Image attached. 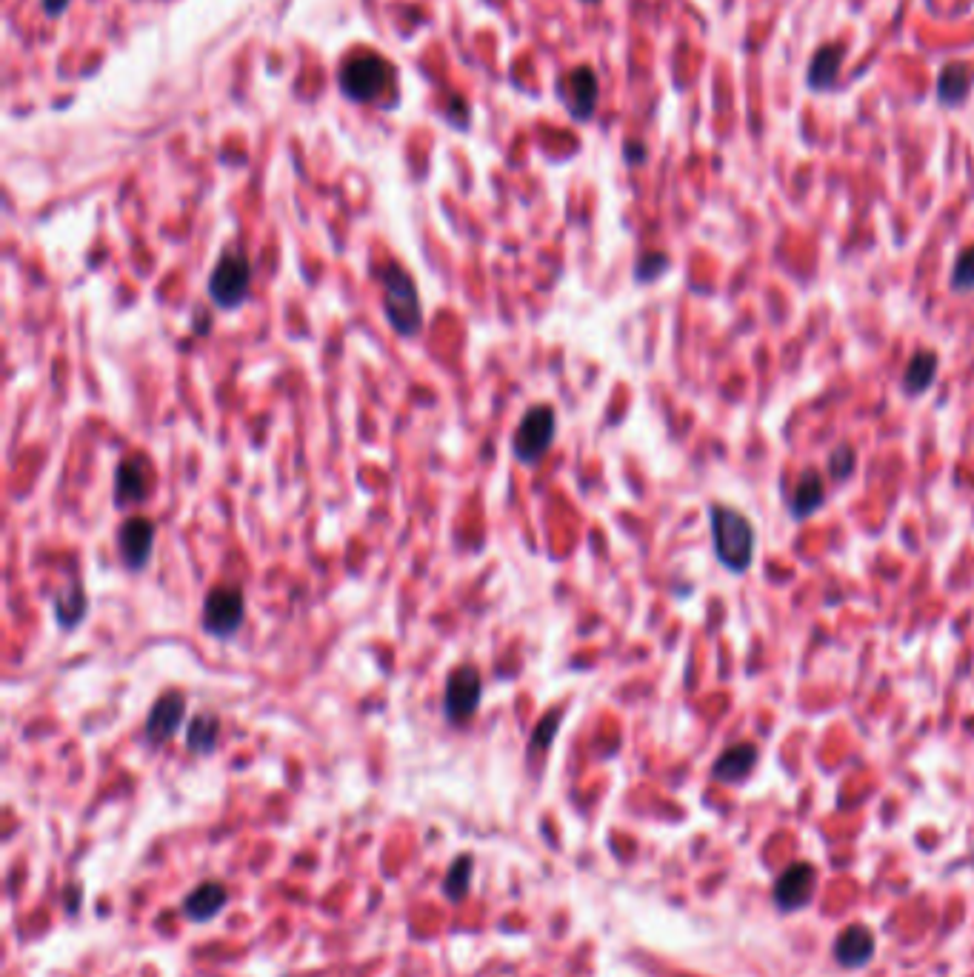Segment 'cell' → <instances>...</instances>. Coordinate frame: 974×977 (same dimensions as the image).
<instances>
[{
  "instance_id": "cell-3",
  "label": "cell",
  "mask_w": 974,
  "mask_h": 977,
  "mask_svg": "<svg viewBox=\"0 0 974 977\" xmlns=\"http://www.w3.org/2000/svg\"><path fill=\"white\" fill-rule=\"evenodd\" d=\"M389 78H392V66L378 52H358L343 63L338 83L346 98L366 103L386 92Z\"/></svg>"
},
{
  "instance_id": "cell-28",
  "label": "cell",
  "mask_w": 974,
  "mask_h": 977,
  "mask_svg": "<svg viewBox=\"0 0 974 977\" xmlns=\"http://www.w3.org/2000/svg\"><path fill=\"white\" fill-rule=\"evenodd\" d=\"M589 3H597V0H589Z\"/></svg>"
},
{
  "instance_id": "cell-17",
  "label": "cell",
  "mask_w": 974,
  "mask_h": 977,
  "mask_svg": "<svg viewBox=\"0 0 974 977\" xmlns=\"http://www.w3.org/2000/svg\"><path fill=\"white\" fill-rule=\"evenodd\" d=\"M972 78L969 63H946L937 75V100L943 106H960L972 89Z\"/></svg>"
},
{
  "instance_id": "cell-20",
  "label": "cell",
  "mask_w": 974,
  "mask_h": 977,
  "mask_svg": "<svg viewBox=\"0 0 974 977\" xmlns=\"http://www.w3.org/2000/svg\"><path fill=\"white\" fill-rule=\"evenodd\" d=\"M220 738V720L215 715H198V718L189 720L186 726V749L195 752V755H209L215 752Z\"/></svg>"
},
{
  "instance_id": "cell-22",
  "label": "cell",
  "mask_w": 974,
  "mask_h": 977,
  "mask_svg": "<svg viewBox=\"0 0 974 977\" xmlns=\"http://www.w3.org/2000/svg\"><path fill=\"white\" fill-rule=\"evenodd\" d=\"M55 615H58L63 629H72V626L86 615V598H83V589H80L78 583L72 586V598H69V592H66V595H60V598L55 600Z\"/></svg>"
},
{
  "instance_id": "cell-23",
  "label": "cell",
  "mask_w": 974,
  "mask_h": 977,
  "mask_svg": "<svg viewBox=\"0 0 974 977\" xmlns=\"http://www.w3.org/2000/svg\"><path fill=\"white\" fill-rule=\"evenodd\" d=\"M952 292L955 295H966L974 289V246H966L955 260V269H952Z\"/></svg>"
},
{
  "instance_id": "cell-1",
  "label": "cell",
  "mask_w": 974,
  "mask_h": 977,
  "mask_svg": "<svg viewBox=\"0 0 974 977\" xmlns=\"http://www.w3.org/2000/svg\"><path fill=\"white\" fill-rule=\"evenodd\" d=\"M709 526H712V549L720 566L732 575H746L752 569L757 546L752 520L729 503H712Z\"/></svg>"
},
{
  "instance_id": "cell-8",
  "label": "cell",
  "mask_w": 974,
  "mask_h": 977,
  "mask_svg": "<svg viewBox=\"0 0 974 977\" xmlns=\"http://www.w3.org/2000/svg\"><path fill=\"white\" fill-rule=\"evenodd\" d=\"M815 883V866L806 860H797L775 880V892H772L775 906L780 912H797V909L809 906V900L815 895Z\"/></svg>"
},
{
  "instance_id": "cell-26",
  "label": "cell",
  "mask_w": 974,
  "mask_h": 977,
  "mask_svg": "<svg viewBox=\"0 0 974 977\" xmlns=\"http://www.w3.org/2000/svg\"><path fill=\"white\" fill-rule=\"evenodd\" d=\"M557 726H560V712H555V715H549V718H543L540 723H537L535 735H532V740H529V755H532V758H535L537 752H543V749L552 746V740H555L557 735Z\"/></svg>"
},
{
  "instance_id": "cell-18",
  "label": "cell",
  "mask_w": 974,
  "mask_h": 977,
  "mask_svg": "<svg viewBox=\"0 0 974 977\" xmlns=\"http://www.w3.org/2000/svg\"><path fill=\"white\" fill-rule=\"evenodd\" d=\"M843 55H846V49L835 46V43H826V46L817 49L815 58L809 63V78H806L815 92H826V89L835 86L840 66H843Z\"/></svg>"
},
{
  "instance_id": "cell-12",
  "label": "cell",
  "mask_w": 974,
  "mask_h": 977,
  "mask_svg": "<svg viewBox=\"0 0 974 977\" xmlns=\"http://www.w3.org/2000/svg\"><path fill=\"white\" fill-rule=\"evenodd\" d=\"M149 483H152V469L149 460L143 455L126 458L115 472V503L118 506H132V503H143L149 495Z\"/></svg>"
},
{
  "instance_id": "cell-19",
  "label": "cell",
  "mask_w": 974,
  "mask_h": 977,
  "mask_svg": "<svg viewBox=\"0 0 974 977\" xmlns=\"http://www.w3.org/2000/svg\"><path fill=\"white\" fill-rule=\"evenodd\" d=\"M937 366H940V358H937L935 352H929V349L912 355V360L906 363V372H903V392L909 398H917L926 389H932V383L937 378Z\"/></svg>"
},
{
  "instance_id": "cell-9",
  "label": "cell",
  "mask_w": 974,
  "mask_h": 977,
  "mask_svg": "<svg viewBox=\"0 0 974 977\" xmlns=\"http://www.w3.org/2000/svg\"><path fill=\"white\" fill-rule=\"evenodd\" d=\"M155 549V523L143 515L129 518L118 532V555L126 569L138 572L143 569Z\"/></svg>"
},
{
  "instance_id": "cell-15",
  "label": "cell",
  "mask_w": 974,
  "mask_h": 977,
  "mask_svg": "<svg viewBox=\"0 0 974 977\" xmlns=\"http://www.w3.org/2000/svg\"><path fill=\"white\" fill-rule=\"evenodd\" d=\"M826 503V486H823V478L820 472L815 469H806L800 478H797L795 489L789 495V512H792V520H806L815 515L817 509H823Z\"/></svg>"
},
{
  "instance_id": "cell-6",
  "label": "cell",
  "mask_w": 974,
  "mask_h": 977,
  "mask_svg": "<svg viewBox=\"0 0 974 977\" xmlns=\"http://www.w3.org/2000/svg\"><path fill=\"white\" fill-rule=\"evenodd\" d=\"M249 289H252V263L238 252H226L209 275V298L220 309H235L249 298Z\"/></svg>"
},
{
  "instance_id": "cell-11",
  "label": "cell",
  "mask_w": 974,
  "mask_h": 977,
  "mask_svg": "<svg viewBox=\"0 0 974 977\" xmlns=\"http://www.w3.org/2000/svg\"><path fill=\"white\" fill-rule=\"evenodd\" d=\"M183 715H186V698L180 692H166L149 709L143 735H146V740H152V743H166V740L178 735Z\"/></svg>"
},
{
  "instance_id": "cell-25",
  "label": "cell",
  "mask_w": 974,
  "mask_h": 977,
  "mask_svg": "<svg viewBox=\"0 0 974 977\" xmlns=\"http://www.w3.org/2000/svg\"><path fill=\"white\" fill-rule=\"evenodd\" d=\"M669 255H663V252H652V255H643V258L637 260V266H635V280L637 283H652V280H657V278H663L666 272H669Z\"/></svg>"
},
{
  "instance_id": "cell-21",
  "label": "cell",
  "mask_w": 974,
  "mask_h": 977,
  "mask_svg": "<svg viewBox=\"0 0 974 977\" xmlns=\"http://www.w3.org/2000/svg\"><path fill=\"white\" fill-rule=\"evenodd\" d=\"M469 886H472V855H460V858L452 860V866L446 872L443 892L452 903H460L469 895Z\"/></svg>"
},
{
  "instance_id": "cell-2",
  "label": "cell",
  "mask_w": 974,
  "mask_h": 977,
  "mask_svg": "<svg viewBox=\"0 0 974 977\" xmlns=\"http://www.w3.org/2000/svg\"><path fill=\"white\" fill-rule=\"evenodd\" d=\"M380 283H383V303H386V318L392 323V329L409 338L418 335L423 326V309H420V295L415 278L395 263L389 260L380 269Z\"/></svg>"
},
{
  "instance_id": "cell-10",
  "label": "cell",
  "mask_w": 974,
  "mask_h": 977,
  "mask_svg": "<svg viewBox=\"0 0 974 977\" xmlns=\"http://www.w3.org/2000/svg\"><path fill=\"white\" fill-rule=\"evenodd\" d=\"M560 98L577 120H589L597 106V78L589 66L572 69L560 83Z\"/></svg>"
},
{
  "instance_id": "cell-24",
  "label": "cell",
  "mask_w": 974,
  "mask_h": 977,
  "mask_svg": "<svg viewBox=\"0 0 974 977\" xmlns=\"http://www.w3.org/2000/svg\"><path fill=\"white\" fill-rule=\"evenodd\" d=\"M855 469H857L855 449H852L849 443L835 446V452L829 455V475H832L837 483H843V480H849L852 475H855Z\"/></svg>"
},
{
  "instance_id": "cell-13",
  "label": "cell",
  "mask_w": 974,
  "mask_h": 977,
  "mask_svg": "<svg viewBox=\"0 0 974 977\" xmlns=\"http://www.w3.org/2000/svg\"><path fill=\"white\" fill-rule=\"evenodd\" d=\"M875 935L866 926H849L835 940V960L843 969H860L875 958Z\"/></svg>"
},
{
  "instance_id": "cell-7",
  "label": "cell",
  "mask_w": 974,
  "mask_h": 977,
  "mask_svg": "<svg viewBox=\"0 0 974 977\" xmlns=\"http://www.w3.org/2000/svg\"><path fill=\"white\" fill-rule=\"evenodd\" d=\"M480 695H483V680L475 666H458L446 680L443 692V712L452 723H466L478 712Z\"/></svg>"
},
{
  "instance_id": "cell-4",
  "label": "cell",
  "mask_w": 974,
  "mask_h": 977,
  "mask_svg": "<svg viewBox=\"0 0 974 977\" xmlns=\"http://www.w3.org/2000/svg\"><path fill=\"white\" fill-rule=\"evenodd\" d=\"M557 432V415L552 406H532L523 420L517 423L515 438H512V452L520 463H537L543 458L552 443H555Z\"/></svg>"
},
{
  "instance_id": "cell-16",
  "label": "cell",
  "mask_w": 974,
  "mask_h": 977,
  "mask_svg": "<svg viewBox=\"0 0 974 977\" xmlns=\"http://www.w3.org/2000/svg\"><path fill=\"white\" fill-rule=\"evenodd\" d=\"M226 900H229V892L220 883H215V880L200 883L198 889H192L186 895V900H183V915L192 920V923H206V920L215 918L220 909L226 906Z\"/></svg>"
},
{
  "instance_id": "cell-27",
  "label": "cell",
  "mask_w": 974,
  "mask_h": 977,
  "mask_svg": "<svg viewBox=\"0 0 974 977\" xmlns=\"http://www.w3.org/2000/svg\"><path fill=\"white\" fill-rule=\"evenodd\" d=\"M66 6H69V0H43V12H46V15H52V18L63 15V12H66Z\"/></svg>"
},
{
  "instance_id": "cell-5",
  "label": "cell",
  "mask_w": 974,
  "mask_h": 977,
  "mask_svg": "<svg viewBox=\"0 0 974 977\" xmlns=\"http://www.w3.org/2000/svg\"><path fill=\"white\" fill-rule=\"evenodd\" d=\"M246 618V600L238 586H218L203 600L200 626L212 638H232Z\"/></svg>"
},
{
  "instance_id": "cell-14",
  "label": "cell",
  "mask_w": 974,
  "mask_h": 977,
  "mask_svg": "<svg viewBox=\"0 0 974 977\" xmlns=\"http://www.w3.org/2000/svg\"><path fill=\"white\" fill-rule=\"evenodd\" d=\"M757 758H760V752H757L755 743H735V746H729V749L715 760V766H712V778L720 780V783H726V786L740 783V780H746L752 772H755Z\"/></svg>"
}]
</instances>
